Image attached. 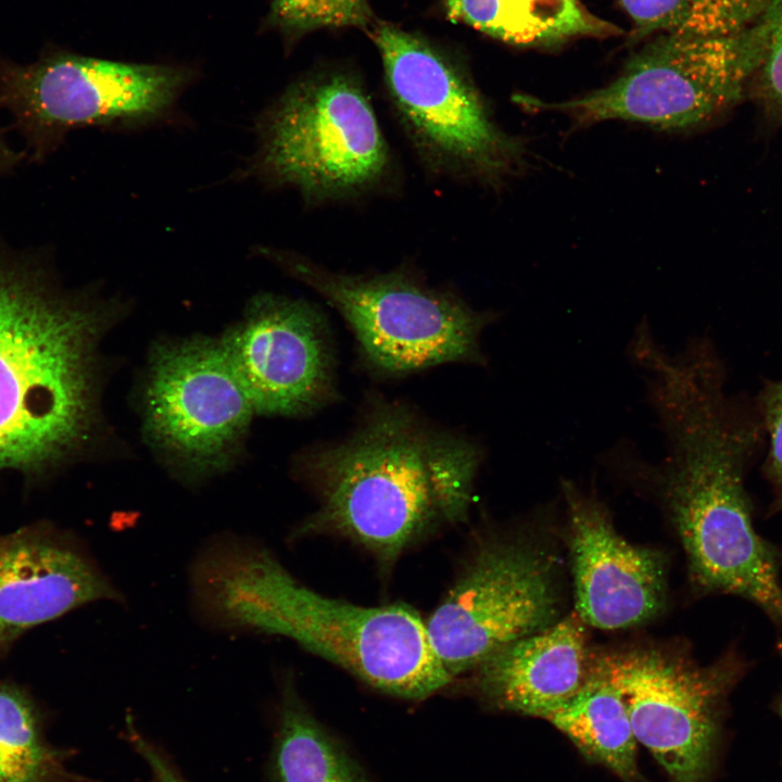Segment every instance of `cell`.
<instances>
[{
    "mask_svg": "<svg viewBox=\"0 0 782 782\" xmlns=\"http://www.w3.org/2000/svg\"><path fill=\"white\" fill-rule=\"evenodd\" d=\"M118 306L63 289L41 251L0 235V472L36 478L89 446L99 345Z\"/></svg>",
    "mask_w": 782,
    "mask_h": 782,
    "instance_id": "3",
    "label": "cell"
},
{
    "mask_svg": "<svg viewBox=\"0 0 782 782\" xmlns=\"http://www.w3.org/2000/svg\"><path fill=\"white\" fill-rule=\"evenodd\" d=\"M620 691L634 736L669 782H706L724 701L747 669L737 652L709 666L656 649L592 661Z\"/></svg>",
    "mask_w": 782,
    "mask_h": 782,
    "instance_id": "12",
    "label": "cell"
},
{
    "mask_svg": "<svg viewBox=\"0 0 782 782\" xmlns=\"http://www.w3.org/2000/svg\"><path fill=\"white\" fill-rule=\"evenodd\" d=\"M125 721V737L149 767L152 782H188L168 755L137 730L131 716Z\"/></svg>",
    "mask_w": 782,
    "mask_h": 782,
    "instance_id": "25",
    "label": "cell"
},
{
    "mask_svg": "<svg viewBox=\"0 0 782 782\" xmlns=\"http://www.w3.org/2000/svg\"><path fill=\"white\" fill-rule=\"evenodd\" d=\"M569 516L576 611L585 625L603 630L640 625L665 602L660 555L620 537L603 504L562 481Z\"/></svg>",
    "mask_w": 782,
    "mask_h": 782,
    "instance_id": "15",
    "label": "cell"
},
{
    "mask_svg": "<svg viewBox=\"0 0 782 782\" xmlns=\"http://www.w3.org/2000/svg\"><path fill=\"white\" fill-rule=\"evenodd\" d=\"M367 0H272L269 21L287 35L298 36L324 27L370 25Z\"/></svg>",
    "mask_w": 782,
    "mask_h": 782,
    "instance_id": "22",
    "label": "cell"
},
{
    "mask_svg": "<svg viewBox=\"0 0 782 782\" xmlns=\"http://www.w3.org/2000/svg\"><path fill=\"white\" fill-rule=\"evenodd\" d=\"M220 342L255 413L300 416L332 396L328 333L304 300L255 295Z\"/></svg>",
    "mask_w": 782,
    "mask_h": 782,
    "instance_id": "13",
    "label": "cell"
},
{
    "mask_svg": "<svg viewBox=\"0 0 782 782\" xmlns=\"http://www.w3.org/2000/svg\"><path fill=\"white\" fill-rule=\"evenodd\" d=\"M642 380L664 455L651 463L622 439L600 454L601 463L655 491L679 534L695 586L740 596L782 623L781 555L757 533L744 487L760 419L746 416L726 395L722 368L712 363L664 361Z\"/></svg>",
    "mask_w": 782,
    "mask_h": 782,
    "instance_id": "1",
    "label": "cell"
},
{
    "mask_svg": "<svg viewBox=\"0 0 782 782\" xmlns=\"http://www.w3.org/2000/svg\"><path fill=\"white\" fill-rule=\"evenodd\" d=\"M447 16L504 42L552 47L576 37L619 35L580 0H445Z\"/></svg>",
    "mask_w": 782,
    "mask_h": 782,
    "instance_id": "19",
    "label": "cell"
},
{
    "mask_svg": "<svg viewBox=\"0 0 782 782\" xmlns=\"http://www.w3.org/2000/svg\"><path fill=\"white\" fill-rule=\"evenodd\" d=\"M590 664L575 610L489 655L470 671L471 689L494 709L545 719L580 690Z\"/></svg>",
    "mask_w": 782,
    "mask_h": 782,
    "instance_id": "16",
    "label": "cell"
},
{
    "mask_svg": "<svg viewBox=\"0 0 782 782\" xmlns=\"http://www.w3.org/2000/svg\"><path fill=\"white\" fill-rule=\"evenodd\" d=\"M370 35L393 116L427 173L499 191L529 169L528 140L499 125L462 67L392 24Z\"/></svg>",
    "mask_w": 782,
    "mask_h": 782,
    "instance_id": "6",
    "label": "cell"
},
{
    "mask_svg": "<svg viewBox=\"0 0 782 782\" xmlns=\"http://www.w3.org/2000/svg\"><path fill=\"white\" fill-rule=\"evenodd\" d=\"M633 23L632 39L652 33L724 37L756 24L770 0H618Z\"/></svg>",
    "mask_w": 782,
    "mask_h": 782,
    "instance_id": "21",
    "label": "cell"
},
{
    "mask_svg": "<svg viewBox=\"0 0 782 782\" xmlns=\"http://www.w3.org/2000/svg\"><path fill=\"white\" fill-rule=\"evenodd\" d=\"M255 413L220 340L157 344L142 392L144 436L182 482L229 469Z\"/></svg>",
    "mask_w": 782,
    "mask_h": 782,
    "instance_id": "10",
    "label": "cell"
},
{
    "mask_svg": "<svg viewBox=\"0 0 782 782\" xmlns=\"http://www.w3.org/2000/svg\"><path fill=\"white\" fill-rule=\"evenodd\" d=\"M102 601L125 596L74 532L39 521L0 535V659L31 628Z\"/></svg>",
    "mask_w": 782,
    "mask_h": 782,
    "instance_id": "14",
    "label": "cell"
},
{
    "mask_svg": "<svg viewBox=\"0 0 782 782\" xmlns=\"http://www.w3.org/2000/svg\"><path fill=\"white\" fill-rule=\"evenodd\" d=\"M760 422L768 434L765 474L773 491L771 513L782 510V378L765 386L759 396Z\"/></svg>",
    "mask_w": 782,
    "mask_h": 782,
    "instance_id": "24",
    "label": "cell"
},
{
    "mask_svg": "<svg viewBox=\"0 0 782 782\" xmlns=\"http://www.w3.org/2000/svg\"><path fill=\"white\" fill-rule=\"evenodd\" d=\"M481 458L405 407H376L349 438L305 455L318 507L292 538L341 537L390 568L440 524L466 518Z\"/></svg>",
    "mask_w": 782,
    "mask_h": 782,
    "instance_id": "4",
    "label": "cell"
},
{
    "mask_svg": "<svg viewBox=\"0 0 782 782\" xmlns=\"http://www.w3.org/2000/svg\"><path fill=\"white\" fill-rule=\"evenodd\" d=\"M268 773L270 782H373L343 743L310 710L289 673L279 683Z\"/></svg>",
    "mask_w": 782,
    "mask_h": 782,
    "instance_id": "18",
    "label": "cell"
},
{
    "mask_svg": "<svg viewBox=\"0 0 782 782\" xmlns=\"http://www.w3.org/2000/svg\"><path fill=\"white\" fill-rule=\"evenodd\" d=\"M188 70L55 53L21 65L0 61V106L43 161L72 129L163 115L190 80Z\"/></svg>",
    "mask_w": 782,
    "mask_h": 782,
    "instance_id": "9",
    "label": "cell"
},
{
    "mask_svg": "<svg viewBox=\"0 0 782 782\" xmlns=\"http://www.w3.org/2000/svg\"><path fill=\"white\" fill-rule=\"evenodd\" d=\"M257 167L311 204L390 191L398 164L362 81L343 70L311 73L264 114Z\"/></svg>",
    "mask_w": 782,
    "mask_h": 782,
    "instance_id": "5",
    "label": "cell"
},
{
    "mask_svg": "<svg viewBox=\"0 0 782 782\" xmlns=\"http://www.w3.org/2000/svg\"><path fill=\"white\" fill-rule=\"evenodd\" d=\"M779 711H780V715H781V717H782V702L780 703Z\"/></svg>",
    "mask_w": 782,
    "mask_h": 782,
    "instance_id": "27",
    "label": "cell"
},
{
    "mask_svg": "<svg viewBox=\"0 0 782 782\" xmlns=\"http://www.w3.org/2000/svg\"><path fill=\"white\" fill-rule=\"evenodd\" d=\"M46 721L25 686L0 680V782H88L68 768L74 751L49 741Z\"/></svg>",
    "mask_w": 782,
    "mask_h": 782,
    "instance_id": "20",
    "label": "cell"
},
{
    "mask_svg": "<svg viewBox=\"0 0 782 782\" xmlns=\"http://www.w3.org/2000/svg\"><path fill=\"white\" fill-rule=\"evenodd\" d=\"M761 21L765 52L754 79L765 105L782 118V0H770Z\"/></svg>",
    "mask_w": 782,
    "mask_h": 782,
    "instance_id": "23",
    "label": "cell"
},
{
    "mask_svg": "<svg viewBox=\"0 0 782 782\" xmlns=\"http://www.w3.org/2000/svg\"><path fill=\"white\" fill-rule=\"evenodd\" d=\"M544 720L563 733L588 761L605 767L623 782L642 780L639 743L625 699L592 661L580 690Z\"/></svg>",
    "mask_w": 782,
    "mask_h": 782,
    "instance_id": "17",
    "label": "cell"
},
{
    "mask_svg": "<svg viewBox=\"0 0 782 782\" xmlns=\"http://www.w3.org/2000/svg\"><path fill=\"white\" fill-rule=\"evenodd\" d=\"M548 554L517 539L479 543L426 622L430 644L454 680L507 643L556 621Z\"/></svg>",
    "mask_w": 782,
    "mask_h": 782,
    "instance_id": "11",
    "label": "cell"
},
{
    "mask_svg": "<svg viewBox=\"0 0 782 782\" xmlns=\"http://www.w3.org/2000/svg\"><path fill=\"white\" fill-rule=\"evenodd\" d=\"M188 585L193 616L209 630L287 638L388 695L421 701L453 681L414 608L323 595L250 537L227 531L205 540Z\"/></svg>",
    "mask_w": 782,
    "mask_h": 782,
    "instance_id": "2",
    "label": "cell"
},
{
    "mask_svg": "<svg viewBox=\"0 0 782 782\" xmlns=\"http://www.w3.org/2000/svg\"><path fill=\"white\" fill-rule=\"evenodd\" d=\"M267 254L342 316L366 362L384 374L455 362L485 363L480 337L495 314L472 308L408 266L352 274L295 252L267 250Z\"/></svg>",
    "mask_w": 782,
    "mask_h": 782,
    "instance_id": "8",
    "label": "cell"
},
{
    "mask_svg": "<svg viewBox=\"0 0 782 782\" xmlns=\"http://www.w3.org/2000/svg\"><path fill=\"white\" fill-rule=\"evenodd\" d=\"M761 18L724 37L663 34L635 53L604 87L560 101L526 94L513 100L531 112H555L573 129L622 121L657 130L688 131L736 103L765 52Z\"/></svg>",
    "mask_w": 782,
    "mask_h": 782,
    "instance_id": "7",
    "label": "cell"
},
{
    "mask_svg": "<svg viewBox=\"0 0 782 782\" xmlns=\"http://www.w3.org/2000/svg\"><path fill=\"white\" fill-rule=\"evenodd\" d=\"M24 156L25 154L16 151L9 143L4 134L0 130V177L14 169Z\"/></svg>",
    "mask_w": 782,
    "mask_h": 782,
    "instance_id": "26",
    "label": "cell"
}]
</instances>
